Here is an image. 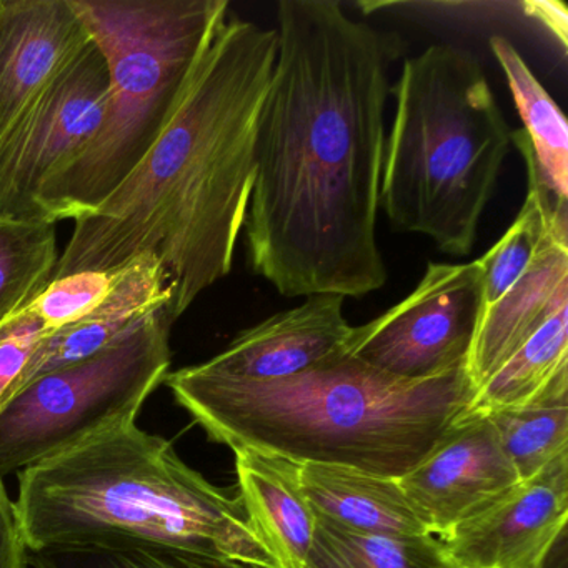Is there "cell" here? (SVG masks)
Wrapping results in <instances>:
<instances>
[{"mask_svg": "<svg viewBox=\"0 0 568 568\" xmlns=\"http://www.w3.org/2000/svg\"><path fill=\"white\" fill-rule=\"evenodd\" d=\"M275 32L244 224L248 265L284 297H365L387 282L377 221L404 39L335 0H282Z\"/></svg>", "mask_w": 568, "mask_h": 568, "instance_id": "1", "label": "cell"}, {"mask_svg": "<svg viewBox=\"0 0 568 568\" xmlns=\"http://www.w3.org/2000/svg\"><path fill=\"white\" fill-rule=\"evenodd\" d=\"M277 32L227 18L199 59L158 141L84 217L54 278L115 272L149 255L164 272L174 325L227 277L255 181L257 121L274 74Z\"/></svg>", "mask_w": 568, "mask_h": 568, "instance_id": "2", "label": "cell"}, {"mask_svg": "<svg viewBox=\"0 0 568 568\" xmlns=\"http://www.w3.org/2000/svg\"><path fill=\"white\" fill-rule=\"evenodd\" d=\"M165 384L209 437L231 450L388 478L420 464L475 394L465 367L402 381L342 351L282 381L215 377L191 365Z\"/></svg>", "mask_w": 568, "mask_h": 568, "instance_id": "3", "label": "cell"}, {"mask_svg": "<svg viewBox=\"0 0 568 568\" xmlns=\"http://www.w3.org/2000/svg\"><path fill=\"white\" fill-rule=\"evenodd\" d=\"M16 508L31 551L115 538L278 568L241 497L135 422L19 471Z\"/></svg>", "mask_w": 568, "mask_h": 568, "instance_id": "4", "label": "cell"}, {"mask_svg": "<svg viewBox=\"0 0 568 568\" xmlns=\"http://www.w3.org/2000/svg\"><path fill=\"white\" fill-rule=\"evenodd\" d=\"M392 92L381 211L397 231L425 235L445 254L465 257L514 132L478 59L455 45H430L407 59Z\"/></svg>", "mask_w": 568, "mask_h": 568, "instance_id": "5", "label": "cell"}, {"mask_svg": "<svg viewBox=\"0 0 568 568\" xmlns=\"http://www.w3.org/2000/svg\"><path fill=\"white\" fill-rule=\"evenodd\" d=\"M108 62L104 121L38 195V221L98 209L171 121L199 59L229 18L227 0H72Z\"/></svg>", "mask_w": 568, "mask_h": 568, "instance_id": "6", "label": "cell"}, {"mask_svg": "<svg viewBox=\"0 0 568 568\" xmlns=\"http://www.w3.org/2000/svg\"><path fill=\"white\" fill-rule=\"evenodd\" d=\"M171 328L158 312L95 357L16 392L0 407V481L135 422L169 375Z\"/></svg>", "mask_w": 568, "mask_h": 568, "instance_id": "7", "label": "cell"}, {"mask_svg": "<svg viewBox=\"0 0 568 568\" xmlns=\"http://www.w3.org/2000/svg\"><path fill=\"white\" fill-rule=\"evenodd\" d=\"M484 311L478 261L428 262L415 291L381 317L352 327L342 352L402 381L437 377L465 367Z\"/></svg>", "mask_w": 568, "mask_h": 568, "instance_id": "8", "label": "cell"}, {"mask_svg": "<svg viewBox=\"0 0 568 568\" xmlns=\"http://www.w3.org/2000/svg\"><path fill=\"white\" fill-rule=\"evenodd\" d=\"M108 62L92 44L52 82L0 149V221H38V195L95 138L108 104Z\"/></svg>", "mask_w": 568, "mask_h": 568, "instance_id": "9", "label": "cell"}, {"mask_svg": "<svg viewBox=\"0 0 568 568\" xmlns=\"http://www.w3.org/2000/svg\"><path fill=\"white\" fill-rule=\"evenodd\" d=\"M485 415L465 414L398 478L402 491L428 534L440 538L520 484Z\"/></svg>", "mask_w": 568, "mask_h": 568, "instance_id": "10", "label": "cell"}, {"mask_svg": "<svg viewBox=\"0 0 568 568\" xmlns=\"http://www.w3.org/2000/svg\"><path fill=\"white\" fill-rule=\"evenodd\" d=\"M567 517L568 452L438 540L455 568H547Z\"/></svg>", "mask_w": 568, "mask_h": 568, "instance_id": "11", "label": "cell"}, {"mask_svg": "<svg viewBox=\"0 0 568 568\" xmlns=\"http://www.w3.org/2000/svg\"><path fill=\"white\" fill-rule=\"evenodd\" d=\"M91 44L72 0H0V149Z\"/></svg>", "mask_w": 568, "mask_h": 568, "instance_id": "12", "label": "cell"}, {"mask_svg": "<svg viewBox=\"0 0 568 568\" xmlns=\"http://www.w3.org/2000/svg\"><path fill=\"white\" fill-rule=\"evenodd\" d=\"M344 304L342 295H308L298 307L245 328L197 368L215 377L251 382L282 381L311 371L338 354L351 335Z\"/></svg>", "mask_w": 568, "mask_h": 568, "instance_id": "13", "label": "cell"}, {"mask_svg": "<svg viewBox=\"0 0 568 568\" xmlns=\"http://www.w3.org/2000/svg\"><path fill=\"white\" fill-rule=\"evenodd\" d=\"M564 304H568V217L551 224L527 271L485 307L465 364L474 392Z\"/></svg>", "mask_w": 568, "mask_h": 568, "instance_id": "14", "label": "cell"}, {"mask_svg": "<svg viewBox=\"0 0 568 568\" xmlns=\"http://www.w3.org/2000/svg\"><path fill=\"white\" fill-rule=\"evenodd\" d=\"M169 302L171 294L159 262L149 255L129 262L121 271H115L114 287L98 308L39 341L11 397L29 382L81 364L118 344L152 315L168 311Z\"/></svg>", "mask_w": 568, "mask_h": 568, "instance_id": "15", "label": "cell"}, {"mask_svg": "<svg viewBox=\"0 0 568 568\" xmlns=\"http://www.w3.org/2000/svg\"><path fill=\"white\" fill-rule=\"evenodd\" d=\"M232 452L239 497L258 540L278 568H305L315 515L301 488V465L251 448Z\"/></svg>", "mask_w": 568, "mask_h": 568, "instance_id": "16", "label": "cell"}, {"mask_svg": "<svg viewBox=\"0 0 568 568\" xmlns=\"http://www.w3.org/2000/svg\"><path fill=\"white\" fill-rule=\"evenodd\" d=\"M298 465L301 488L315 517L358 534L430 535L408 505L398 478L381 477L344 465Z\"/></svg>", "mask_w": 568, "mask_h": 568, "instance_id": "17", "label": "cell"}, {"mask_svg": "<svg viewBox=\"0 0 568 568\" xmlns=\"http://www.w3.org/2000/svg\"><path fill=\"white\" fill-rule=\"evenodd\" d=\"M491 52L507 78L525 129L511 134L531 174L558 201H568V124L557 102L504 36L490 38Z\"/></svg>", "mask_w": 568, "mask_h": 568, "instance_id": "18", "label": "cell"}, {"mask_svg": "<svg viewBox=\"0 0 568 568\" xmlns=\"http://www.w3.org/2000/svg\"><path fill=\"white\" fill-rule=\"evenodd\" d=\"M567 378L568 304H564L475 392L467 414L527 407Z\"/></svg>", "mask_w": 568, "mask_h": 568, "instance_id": "19", "label": "cell"}, {"mask_svg": "<svg viewBox=\"0 0 568 568\" xmlns=\"http://www.w3.org/2000/svg\"><path fill=\"white\" fill-rule=\"evenodd\" d=\"M305 568H455L434 535L385 537L358 534L315 517Z\"/></svg>", "mask_w": 568, "mask_h": 568, "instance_id": "20", "label": "cell"}, {"mask_svg": "<svg viewBox=\"0 0 568 568\" xmlns=\"http://www.w3.org/2000/svg\"><path fill=\"white\" fill-rule=\"evenodd\" d=\"M521 481L540 474L568 452V378L540 400L521 408L485 415Z\"/></svg>", "mask_w": 568, "mask_h": 568, "instance_id": "21", "label": "cell"}, {"mask_svg": "<svg viewBox=\"0 0 568 568\" xmlns=\"http://www.w3.org/2000/svg\"><path fill=\"white\" fill-rule=\"evenodd\" d=\"M59 257L55 224L0 221V327L48 287Z\"/></svg>", "mask_w": 568, "mask_h": 568, "instance_id": "22", "label": "cell"}, {"mask_svg": "<svg viewBox=\"0 0 568 568\" xmlns=\"http://www.w3.org/2000/svg\"><path fill=\"white\" fill-rule=\"evenodd\" d=\"M29 561L36 568H257L182 548L115 538L42 548L31 551Z\"/></svg>", "mask_w": 568, "mask_h": 568, "instance_id": "23", "label": "cell"}, {"mask_svg": "<svg viewBox=\"0 0 568 568\" xmlns=\"http://www.w3.org/2000/svg\"><path fill=\"white\" fill-rule=\"evenodd\" d=\"M115 272H75L54 278L21 314L45 334L81 321L102 304L114 287Z\"/></svg>", "mask_w": 568, "mask_h": 568, "instance_id": "24", "label": "cell"}, {"mask_svg": "<svg viewBox=\"0 0 568 568\" xmlns=\"http://www.w3.org/2000/svg\"><path fill=\"white\" fill-rule=\"evenodd\" d=\"M45 332L24 314L0 327V407L11 397L36 345Z\"/></svg>", "mask_w": 568, "mask_h": 568, "instance_id": "25", "label": "cell"}, {"mask_svg": "<svg viewBox=\"0 0 568 568\" xmlns=\"http://www.w3.org/2000/svg\"><path fill=\"white\" fill-rule=\"evenodd\" d=\"M29 554L16 501L0 481V568H29Z\"/></svg>", "mask_w": 568, "mask_h": 568, "instance_id": "26", "label": "cell"}, {"mask_svg": "<svg viewBox=\"0 0 568 568\" xmlns=\"http://www.w3.org/2000/svg\"><path fill=\"white\" fill-rule=\"evenodd\" d=\"M525 14L544 26L567 51L568 41V12L561 2H548V0H530L521 4Z\"/></svg>", "mask_w": 568, "mask_h": 568, "instance_id": "27", "label": "cell"}]
</instances>
